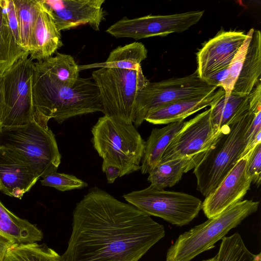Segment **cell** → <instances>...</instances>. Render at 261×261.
<instances>
[{"label": "cell", "mask_w": 261, "mask_h": 261, "mask_svg": "<svg viewBox=\"0 0 261 261\" xmlns=\"http://www.w3.org/2000/svg\"><path fill=\"white\" fill-rule=\"evenodd\" d=\"M164 227L129 203L94 187L76 204L62 261H139Z\"/></svg>", "instance_id": "obj_1"}, {"label": "cell", "mask_w": 261, "mask_h": 261, "mask_svg": "<svg viewBox=\"0 0 261 261\" xmlns=\"http://www.w3.org/2000/svg\"><path fill=\"white\" fill-rule=\"evenodd\" d=\"M32 94L33 120L44 128L48 127L51 118L61 124L73 117L103 112L99 91L92 79L80 77L72 87L66 86L34 64Z\"/></svg>", "instance_id": "obj_2"}, {"label": "cell", "mask_w": 261, "mask_h": 261, "mask_svg": "<svg viewBox=\"0 0 261 261\" xmlns=\"http://www.w3.org/2000/svg\"><path fill=\"white\" fill-rule=\"evenodd\" d=\"M249 94V108L220 129L213 144L194 168L197 190L204 197L216 189L242 157L249 126L255 112L261 108V84L256 85Z\"/></svg>", "instance_id": "obj_3"}, {"label": "cell", "mask_w": 261, "mask_h": 261, "mask_svg": "<svg viewBox=\"0 0 261 261\" xmlns=\"http://www.w3.org/2000/svg\"><path fill=\"white\" fill-rule=\"evenodd\" d=\"M91 132L93 147L102 159L103 172L114 166L122 177L140 170L145 142L133 123L104 115Z\"/></svg>", "instance_id": "obj_4"}, {"label": "cell", "mask_w": 261, "mask_h": 261, "mask_svg": "<svg viewBox=\"0 0 261 261\" xmlns=\"http://www.w3.org/2000/svg\"><path fill=\"white\" fill-rule=\"evenodd\" d=\"M259 202L244 200L180 234L168 249L166 261H190L214 247L228 231L255 213Z\"/></svg>", "instance_id": "obj_5"}, {"label": "cell", "mask_w": 261, "mask_h": 261, "mask_svg": "<svg viewBox=\"0 0 261 261\" xmlns=\"http://www.w3.org/2000/svg\"><path fill=\"white\" fill-rule=\"evenodd\" d=\"M0 148L13 151L25 161L40 177L57 172L61 163L55 135L33 120L24 125L3 127Z\"/></svg>", "instance_id": "obj_6"}, {"label": "cell", "mask_w": 261, "mask_h": 261, "mask_svg": "<svg viewBox=\"0 0 261 261\" xmlns=\"http://www.w3.org/2000/svg\"><path fill=\"white\" fill-rule=\"evenodd\" d=\"M92 79L98 88L104 115L133 123L139 94L150 82L142 67H102L92 72Z\"/></svg>", "instance_id": "obj_7"}, {"label": "cell", "mask_w": 261, "mask_h": 261, "mask_svg": "<svg viewBox=\"0 0 261 261\" xmlns=\"http://www.w3.org/2000/svg\"><path fill=\"white\" fill-rule=\"evenodd\" d=\"M123 197L128 203L145 214L179 226L189 224L201 210V200L194 196L166 191L151 185Z\"/></svg>", "instance_id": "obj_8"}, {"label": "cell", "mask_w": 261, "mask_h": 261, "mask_svg": "<svg viewBox=\"0 0 261 261\" xmlns=\"http://www.w3.org/2000/svg\"><path fill=\"white\" fill-rule=\"evenodd\" d=\"M217 89L201 79L197 71L183 77L150 82L138 97L134 126H140L149 114L161 107L180 100L204 96Z\"/></svg>", "instance_id": "obj_9"}, {"label": "cell", "mask_w": 261, "mask_h": 261, "mask_svg": "<svg viewBox=\"0 0 261 261\" xmlns=\"http://www.w3.org/2000/svg\"><path fill=\"white\" fill-rule=\"evenodd\" d=\"M27 55L2 75L4 110L2 127L24 125L33 120V60Z\"/></svg>", "instance_id": "obj_10"}, {"label": "cell", "mask_w": 261, "mask_h": 261, "mask_svg": "<svg viewBox=\"0 0 261 261\" xmlns=\"http://www.w3.org/2000/svg\"><path fill=\"white\" fill-rule=\"evenodd\" d=\"M204 11H190L165 15H147L133 19L126 16L112 24L106 32L116 38L136 40L182 33L198 23Z\"/></svg>", "instance_id": "obj_11"}, {"label": "cell", "mask_w": 261, "mask_h": 261, "mask_svg": "<svg viewBox=\"0 0 261 261\" xmlns=\"http://www.w3.org/2000/svg\"><path fill=\"white\" fill-rule=\"evenodd\" d=\"M220 132H216L213 127L210 108L185 122L166 148L160 162L205 154Z\"/></svg>", "instance_id": "obj_12"}, {"label": "cell", "mask_w": 261, "mask_h": 261, "mask_svg": "<svg viewBox=\"0 0 261 261\" xmlns=\"http://www.w3.org/2000/svg\"><path fill=\"white\" fill-rule=\"evenodd\" d=\"M50 11L57 29L66 31L88 24L99 31L105 12V0H42Z\"/></svg>", "instance_id": "obj_13"}, {"label": "cell", "mask_w": 261, "mask_h": 261, "mask_svg": "<svg viewBox=\"0 0 261 261\" xmlns=\"http://www.w3.org/2000/svg\"><path fill=\"white\" fill-rule=\"evenodd\" d=\"M249 153L238 160L220 185L202 202L201 209L208 219L242 201L250 190L252 181L246 172Z\"/></svg>", "instance_id": "obj_14"}, {"label": "cell", "mask_w": 261, "mask_h": 261, "mask_svg": "<svg viewBox=\"0 0 261 261\" xmlns=\"http://www.w3.org/2000/svg\"><path fill=\"white\" fill-rule=\"evenodd\" d=\"M246 37L242 32L222 31L209 40L197 54L198 76L204 81L213 73L228 67Z\"/></svg>", "instance_id": "obj_15"}, {"label": "cell", "mask_w": 261, "mask_h": 261, "mask_svg": "<svg viewBox=\"0 0 261 261\" xmlns=\"http://www.w3.org/2000/svg\"><path fill=\"white\" fill-rule=\"evenodd\" d=\"M40 177L22 158L0 148V191L21 199Z\"/></svg>", "instance_id": "obj_16"}, {"label": "cell", "mask_w": 261, "mask_h": 261, "mask_svg": "<svg viewBox=\"0 0 261 261\" xmlns=\"http://www.w3.org/2000/svg\"><path fill=\"white\" fill-rule=\"evenodd\" d=\"M63 45L61 32L55 23L52 14L39 0V9L33 31L30 58L38 62L43 61L51 57Z\"/></svg>", "instance_id": "obj_17"}, {"label": "cell", "mask_w": 261, "mask_h": 261, "mask_svg": "<svg viewBox=\"0 0 261 261\" xmlns=\"http://www.w3.org/2000/svg\"><path fill=\"white\" fill-rule=\"evenodd\" d=\"M225 93L222 87L208 94L180 100L151 112L145 120L153 124H168L185 120L199 110L211 106L214 101Z\"/></svg>", "instance_id": "obj_18"}, {"label": "cell", "mask_w": 261, "mask_h": 261, "mask_svg": "<svg viewBox=\"0 0 261 261\" xmlns=\"http://www.w3.org/2000/svg\"><path fill=\"white\" fill-rule=\"evenodd\" d=\"M261 33L254 30L245 59L231 93L248 95L253 88L261 83Z\"/></svg>", "instance_id": "obj_19"}, {"label": "cell", "mask_w": 261, "mask_h": 261, "mask_svg": "<svg viewBox=\"0 0 261 261\" xmlns=\"http://www.w3.org/2000/svg\"><path fill=\"white\" fill-rule=\"evenodd\" d=\"M185 122L184 120L168 124L161 128L152 129L145 143L140 169L143 174L149 173L160 162L166 148Z\"/></svg>", "instance_id": "obj_20"}, {"label": "cell", "mask_w": 261, "mask_h": 261, "mask_svg": "<svg viewBox=\"0 0 261 261\" xmlns=\"http://www.w3.org/2000/svg\"><path fill=\"white\" fill-rule=\"evenodd\" d=\"M204 155L160 162L149 172L147 180L150 185L158 189L172 187L179 181L184 173L194 169Z\"/></svg>", "instance_id": "obj_21"}, {"label": "cell", "mask_w": 261, "mask_h": 261, "mask_svg": "<svg viewBox=\"0 0 261 261\" xmlns=\"http://www.w3.org/2000/svg\"><path fill=\"white\" fill-rule=\"evenodd\" d=\"M0 233L17 244L38 243L43 238V232L35 225L14 215L1 200Z\"/></svg>", "instance_id": "obj_22"}, {"label": "cell", "mask_w": 261, "mask_h": 261, "mask_svg": "<svg viewBox=\"0 0 261 261\" xmlns=\"http://www.w3.org/2000/svg\"><path fill=\"white\" fill-rule=\"evenodd\" d=\"M249 94L240 96L231 93L227 97L225 93L217 98L210 106L211 118L215 131L219 132L236 116L249 108Z\"/></svg>", "instance_id": "obj_23"}, {"label": "cell", "mask_w": 261, "mask_h": 261, "mask_svg": "<svg viewBox=\"0 0 261 261\" xmlns=\"http://www.w3.org/2000/svg\"><path fill=\"white\" fill-rule=\"evenodd\" d=\"M147 57V50L140 42H134L113 49L106 61L96 64L97 67H111L128 70H138L141 62Z\"/></svg>", "instance_id": "obj_24"}, {"label": "cell", "mask_w": 261, "mask_h": 261, "mask_svg": "<svg viewBox=\"0 0 261 261\" xmlns=\"http://www.w3.org/2000/svg\"><path fill=\"white\" fill-rule=\"evenodd\" d=\"M34 64L66 86L72 87L80 77L79 66L70 55L57 53L55 57Z\"/></svg>", "instance_id": "obj_25"}, {"label": "cell", "mask_w": 261, "mask_h": 261, "mask_svg": "<svg viewBox=\"0 0 261 261\" xmlns=\"http://www.w3.org/2000/svg\"><path fill=\"white\" fill-rule=\"evenodd\" d=\"M29 55L16 42L0 2V76L15 62Z\"/></svg>", "instance_id": "obj_26"}, {"label": "cell", "mask_w": 261, "mask_h": 261, "mask_svg": "<svg viewBox=\"0 0 261 261\" xmlns=\"http://www.w3.org/2000/svg\"><path fill=\"white\" fill-rule=\"evenodd\" d=\"M21 46L29 53L39 9V0H13Z\"/></svg>", "instance_id": "obj_27"}, {"label": "cell", "mask_w": 261, "mask_h": 261, "mask_svg": "<svg viewBox=\"0 0 261 261\" xmlns=\"http://www.w3.org/2000/svg\"><path fill=\"white\" fill-rule=\"evenodd\" d=\"M4 261H62L54 249L38 243L15 244L7 252Z\"/></svg>", "instance_id": "obj_28"}, {"label": "cell", "mask_w": 261, "mask_h": 261, "mask_svg": "<svg viewBox=\"0 0 261 261\" xmlns=\"http://www.w3.org/2000/svg\"><path fill=\"white\" fill-rule=\"evenodd\" d=\"M215 261H261V255L251 253L241 235L236 232L222 239Z\"/></svg>", "instance_id": "obj_29"}, {"label": "cell", "mask_w": 261, "mask_h": 261, "mask_svg": "<svg viewBox=\"0 0 261 261\" xmlns=\"http://www.w3.org/2000/svg\"><path fill=\"white\" fill-rule=\"evenodd\" d=\"M254 29H251L246 34V37L228 66V75L223 82L221 87L225 92V97L229 96L233 90L238 78L245 59L247 47L251 38Z\"/></svg>", "instance_id": "obj_30"}, {"label": "cell", "mask_w": 261, "mask_h": 261, "mask_svg": "<svg viewBox=\"0 0 261 261\" xmlns=\"http://www.w3.org/2000/svg\"><path fill=\"white\" fill-rule=\"evenodd\" d=\"M41 183L43 186L53 187L62 192L81 189L88 185L87 182L73 175L57 172L43 177Z\"/></svg>", "instance_id": "obj_31"}, {"label": "cell", "mask_w": 261, "mask_h": 261, "mask_svg": "<svg viewBox=\"0 0 261 261\" xmlns=\"http://www.w3.org/2000/svg\"><path fill=\"white\" fill-rule=\"evenodd\" d=\"M246 172L252 182L259 187L261 182V143L256 145L250 152Z\"/></svg>", "instance_id": "obj_32"}, {"label": "cell", "mask_w": 261, "mask_h": 261, "mask_svg": "<svg viewBox=\"0 0 261 261\" xmlns=\"http://www.w3.org/2000/svg\"><path fill=\"white\" fill-rule=\"evenodd\" d=\"M0 2L5 11L9 25L15 39L17 43L21 46L18 21L13 0H0Z\"/></svg>", "instance_id": "obj_33"}, {"label": "cell", "mask_w": 261, "mask_h": 261, "mask_svg": "<svg viewBox=\"0 0 261 261\" xmlns=\"http://www.w3.org/2000/svg\"><path fill=\"white\" fill-rule=\"evenodd\" d=\"M228 67L216 71L204 81L209 85L220 87L223 82L227 78L228 75Z\"/></svg>", "instance_id": "obj_34"}, {"label": "cell", "mask_w": 261, "mask_h": 261, "mask_svg": "<svg viewBox=\"0 0 261 261\" xmlns=\"http://www.w3.org/2000/svg\"><path fill=\"white\" fill-rule=\"evenodd\" d=\"M15 243L0 233V261H4L9 250Z\"/></svg>", "instance_id": "obj_35"}, {"label": "cell", "mask_w": 261, "mask_h": 261, "mask_svg": "<svg viewBox=\"0 0 261 261\" xmlns=\"http://www.w3.org/2000/svg\"><path fill=\"white\" fill-rule=\"evenodd\" d=\"M103 172L106 173L107 182L109 184L113 183L118 177H120L119 170L114 166H108Z\"/></svg>", "instance_id": "obj_36"}, {"label": "cell", "mask_w": 261, "mask_h": 261, "mask_svg": "<svg viewBox=\"0 0 261 261\" xmlns=\"http://www.w3.org/2000/svg\"><path fill=\"white\" fill-rule=\"evenodd\" d=\"M4 110V98L3 94V79L0 76V130L2 128L3 116Z\"/></svg>", "instance_id": "obj_37"}, {"label": "cell", "mask_w": 261, "mask_h": 261, "mask_svg": "<svg viewBox=\"0 0 261 261\" xmlns=\"http://www.w3.org/2000/svg\"><path fill=\"white\" fill-rule=\"evenodd\" d=\"M203 261H215V257Z\"/></svg>", "instance_id": "obj_38"}]
</instances>
